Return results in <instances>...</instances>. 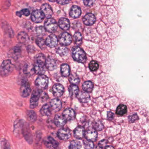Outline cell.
<instances>
[{"mask_svg": "<svg viewBox=\"0 0 149 149\" xmlns=\"http://www.w3.org/2000/svg\"><path fill=\"white\" fill-rule=\"evenodd\" d=\"M45 59L44 55L39 53L35 57L34 69L37 74L39 75L43 74L45 71Z\"/></svg>", "mask_w": 149, "mask_h": 149, "instance_id": "1", "label": "cell"}, {"mask_svg": "<svg viewBox=\"0 0 149 149\" xmlns=\"http://www.w3.org/2000/svg\"><path fill=\"white\" fill-rule=\"evenodd\" d=\"M72 57L75 61L84 63L86 60L85 52L78 46H75L72 49Z\"/></svg>", "mask_w": 149, "mask_h": 149, "instance_id": "2", "label": "cell"}, {"mask_svg": "<svg viewBox=\"0 0 149 149\" xmlns=\"http://www.w3.org/2000/svg\"><path fill=\"white\" fill-rule=\"evenodd\" d=\"M13 69L14 65L11 60H4L1 66V74L3 77L8 76L12 72Z\"/></svg>", "mask_w": 149, "mask_h": 149, "instance_id": "3", "label": "cell"}, {"mask_svg": "<svg viewBox=\"0 0 149 149\" xmlns=\"http://www.w3.org/2000/svg\"><path fill=\"white\" fill-rule=\"evenodd\" d=\"M41 89L35 90L32 94V96L30 101V107L32 109L35 108L39 103V100L42 94Z\"/></svg>", "mask_w": 149, "mask_h": 149, "instance_id": "4", "label": "cell"}, {"mask_svg": "<svg viewBox=\"0 0 149 149\" xmlns=\"http://www.w3.org/2000/svg\"><path fill=\"white\" fill-rule=\"evenodd\" d=\"M48 84V78L43 74L39 75L35 80V85L39 89L41 90L47 88Z\"/></svg>", "mask_w": 149, "mask_h": 149, "instance_id": "5", "label": "cell"}, {"mask_svg": "<svg viewBox=\"0 0 149 149\" xmlns=\"http://www.w3.org/2000/svg\"><path fill=\"white\" fill-rule=\"evenodd\" d=\"M44 27L47 32L51 33H54L57 29V24L54 19L49 18L45 22Z\"/></svg>", "mask_w": 149, "mask_h": 149, "instance_id": "6", "label": "cell"}, {"mask_svg": "<svg viewBox=\"0 0 149 149\" xmlns=\"http://www.w3.org/2000/svg\"><path fill=\"white\" fill-rule=\"evenodd\" d=\"M45 17V16L41 10H36L32 13L31 19L35 23H40L43 20Z\"/></svg>", "mask_w": 149, "mask_h": 149, "instance_id": "7", "label": "cell"}, {"mask_svg": "<svg viewBox=\"0 0 149 149\" xmlns=\"http://www.w3.org/2000/svg\"><path fill=\"white\" fill-rule=\"evenodd\" d=\"M31 92V90L29 83L26 81H24L21 84L20 90L21 96L23 98L27 97L29 96Z\"/></svg>", "mask_w": 149, "mask_h": 149, "instance_id": "8", "label": "cell"}, {"mask_svg": "<svg viewBox=\"0 0 149 149\" xmlns=\"http://www.w3.org/2000/svg\"><path fill=\"white\" fill-rule=\"evenodd\" d=\"M85 138L87 140L95 142L97 139L98 133L95 128H88L85 132Z\"/></svg>", "mask_w": 149, "mask_h": 149, "instance_id": "9", "label": "cell"}, {"mask_svg": "<svg viewBox=\"0 0 149 149\" xmlns=\"http://www.w3.org/2000/svg\"><path fill=\"white\" fill-rule=\"evenodd\" d=\"M44 143L46 148L49 149H55L59 145V144L57 141L50 136H47L45 138Z\"/></svg>", "mask_w": 149, "mask_h": 149, "instance_id": "10", "label": "cell"}, {"mask_svg": "<svg viewBox=\"0 0 149 149\" xmlns=\"http://www.w3.org/2000/svg\"><path fill=\"white\" fill-rule=\"evenodd\" d=\"M70 130L67 128H61L59 130L57 135L59 138L61 140H66L71 137Z\"/></svg>", "mask_w": 149, "mask_h": 149, "instance_id": "11", "label": "cell"}, {"mask_svg": "<svg viewBox=\"0 0 149 149\" xmlns=\"http://www.w3.org/2000/svg\"><path fill=\"white\" fill-rule=\"evenodd\" d=\"M59 43L64 45L70 44L72 41L71 35L67 33H63L61 34L59 39Z\"/></svg>", "mask_w": 149, "mask_h": 149, "instance_id": "12", "label": "cell"}, {"mask_svg": "<svg viewBox=\"0 0 149 149\" xmlns=\"http://www.w3.org/2000/svg\"><path fill=\"white\" fill-rule=\"evenodd\" d=\"M53 93L54 96L56 98H59L62 96L64 92L63 86L59 84H56L53 86L52 88Z\"/></svg>", "mask_w": 149, "mask_h": 149, "instance_id": "13", "label": "cell"}, {"mask_svg": "<svg viewBox=\"0 0 149 149\" xmlns=\"http://www.w3.org/2000/svg\"><path fill=\"white\" fill-rule=\"evenodd\" d=\"M83 21L85 25H93L96 21V16L92 13H88L84 17Z\"/></svg>", "mask_w": 149, "mask_h": 149, "instance_id": "14", "label": "cell"}, {"mask_svg": "<svg viewBox=\"0 0 149 149\" xmlns=\"http://www.w3.org/2000/svg\"><path fill=\"white\" fill-rule=\"evenodd\" d=\"M41 10L45 15V17L50 18L53 14V9L48 4H45L41 6Z\"/></svg>", "mask_w": 149, "mask_h": 149, "instance_id": "15", "label": "cell"}, {"mask_svg": "<svg viewBox=\"0 0 149 149\" xmlns=\"http://www.w3.org/2000/svg\"><path fill=\"white\" fill-rule=\"evenodd\" d=\"M45 42L47 46L51 48L54 47L57 45L58 39L54 35H50L46 38Z\"/></svg>", "mask_w": 149, "mask_h": 149, "instance_id": "16", "label": "cell"}, {"mask_svg": "<svg viewBox=\"0 0 149 149\" xmlns=\"http://www.w3.org/2000/svg\"><path fill=\"white\" fill-rule=\"evenodd\" d=\"M63 116L67 121H70L74 119L75 116V112L71 108H66L63 112Z\"/></svg>", "mask_w": 149, "mask_h": 149, "instance_id": "17", "label": "cell"}, {"mask_svg": "<svg viewBox=\"0 0 149 149\" xmlns=\"http://www.w3.org/2000/svg\"><path fill=\"white\" fill-rule=\"evenodd\" d=\"M82 14L81 9L78 6L73 5L72 7L69 11V15L73 19L79 18Z\"/></svg>", "mask_w": 149, "mask_h": 149, "instance_id": "18", "label": "cell"}, {"mask_svg": "<svg viewBox=\"0 0 149 149\" xmlns=\"http://www.w3.org/2000/svg\"><path fill=\"white\" fill-rule=\"evenodd\" d=\"M67 121L63 116L57 115L55 117L54 122L58 127H62L65 125Z\"/></svg>", "mask_w": 149, "mask_h": 149, "instance_id": "19", "label": "cell"}, {"mask_svg": "<svg viewBox=\"0 0 149 149\" xmlns=\"http://www.w3.org/2000/svg\"><path fill=\"white\" fill-rule=\"evenodd\" d=\"M51 108L55 112H58L62 108V102L58 98H54L50 102Z\"/></svg>", "mask_w": 149, "mask_h": 149, "instance_id": "20", "label": "cell"}, {"mask_svg": "<svg viewBox=\"0 0 149 149\" xmlns=\"http://www.w3.org/2000/svg\"><path fill=\"white\" fill-rule=\"evenodd\" d=\"M46 67L49 70H53L57 67V62L53 58L49 57L45 61Z\"/></svg>", "mask_w": 149, "mask_h": 149, "instance_id": "21", "label": "cell"}, {"mask_svg": "<svg viewBox=\"0 0 149 149\" xmlns=\"http://www.w3.org/2000/svg\"><path fill=\"white\" fill-rule=\"evenodd\" d=\"M85 130L84 128L82 126H78L73 131V135L77 139H82L85 136Z\"/></svg>", "mask_w": 149, "mask_h": 149, "instance_id": "22", "label": "cell"}, {"mask_svg": "<svg viewBox=\"0 0 149 149\" xmlns=\"http://www.w3.org/2000/svg\"><path fill=\"white\" fill-rule=\"evenodd\" d=\"M59 26L63 30H67L70 27L69 21L66 18H62L59 21Z\"/></svg>", "mask_w": 149, "mask_h": 149, "instance_id": "23", "label": "cell"}, {"mask_svg": "<svg viewBox=\"0 0 149 149\" xmlns=\"http://www.w3.org/2000/svg\"><path fill=\"white\" fill-rule=\"evenodd\" d=\"M78 98L82 103L88 102L90 99V96L88 92H81L78 95Z\"/></svg>", "mask_w": 149, "mask_h": 149, "instance_id": "24", "label": "cell"}, {"mask_svg": "<svg viewBox=\"0 0 149 149\" xmlns=\"http://www.w3.org/2000/svg\"><path fill=\"white\" fill-rule=\"evenodd\" d=\"M18 40L21 43L26 44L29 42V37L25 32H22L19 33L17 36Z\"/></svg>", "mask_w": 149, "mask_h": 149, "instance_id": "25", "label": "cell"}, {"mask_svg": "<svg viewBox=\"0 0 149 149\" xmlns=\"http://www.w3.org/2000/svg\"><path fill=\"white\" fill-rule=\"evenodd\" d=\"M79 88L76 85L72 84L69 85V96L72 97H75L78 96L79 94Z\"/></svg>", "mask_w": 149, "mask_h": 149, "instance_id": "26", "label": "cell"}, {"mask_svg": "<svg viewBox=\"0 0 149 149\" xmlns=\"http://www.w3.org/2000/svg\"><path fill=\"white\" fill-rule=\"evenodd\" d=\"M60 71L62 76L68 77L70 74V68L67 64H63L60 67Z\"/></svg>", "mask_w": 149, "mask_h": 149, "instance_id": "27", "label": "cell"}, {"mask_svg": "<svg viewBox=\"0 0 149 149\" xmlns=\"http://www.w3.org/2000/svg\"><path fill=\"white\" fill-rule=\"evenodd\" d=\"M127 112V108L126 105L121 104L117 108L116 113L120 116H123Z\"/></svg>", "mask_w": 149, "mask_h": 149, "instance_id": "28", "label": "cell"}, {"mask_svg": "<svg viewBox=\"0 0 149 149\" xmlns=\"http://www.w3.org/2000/svg\"><path fill=\"white\" fill-rule=\"evenodd\" d=\"M83 89L87 92H91L93 88V84L90 81H87L84 83L82 85Z\"/></svg>", "mask_w": 149, "mask_h": 149, "instance_id": "29", "label": "cell"}, {"mask_svg": "<svg viewBox=\"0 0 149 149\" xmlns=\"http://www.w3.org/2000/svg\"><path fill=\"white\" fill-rule=\"evenodd\" d=\"M40 113L43 116H49L51 113V108L49 105H45L40 109Z\"/></svg>", "mask_w": 149, "mask_h": 149, "instance_id": "30", "label": "cell"}, {"mask_svg": "<svg viewBox=\"0 0 149 149\" xmlns=\"http://www.w3.org/2000/svg\"><path fill=\"white\" fill-rule=\"evenodd\" d=\"M69 81L71 84L74 85H77L80 82V80L79 77L75 73H73L70 75Z\"/></svg>", "mask_w": 149, "mask_h": 149, "instance_id": "31", "label": "cell"}, {"mask_svg": "<svg viewBox=\"0 0 149 149\" xmlns=\"http://www.w3.org/2000/svg\"><path fill=\"white\" fill-rule=\"evenodd\" d=\"M27 116L28 120L32 122L35 121L37 119L36 113L33 111L29 110L27 111Z\"/></svg>", "mask_w": 149, "mask_h": 149, "instance_id": "32", "label": "cell"}, {"mask_svg": "<svg viewBox=\"0 0 149 149\" xmlns=\"http://www.w3.org/2000/svg\"><path fill=\"white\" fill-rule=\"evenodd\" d=\"M57 53L61 57L67 56L68 53V50L67 48L64 46H60L57 50Z\"/></svg>", "mask_w": 149, "mask_h": 149, "instance_id": "33", "label": "cell"}, {"mask_svg": "<svg viewBox=\"0 0 149 149\" xmlns=\"http://www.w3.org/2000/svg\"><path fill=\"white\" fill-rule=\"evenodd\" d=\"M82 145L79 141L73 140L70 142L69 148L70 149H80L82 148Z\"/></svg>", "mask_w": 149, "mask_h": 149, "instance_id": "34", "label": "cell"}, {"mask_svg": "<svg viewBox=\"0 0 149 149\" xmlns=\"http://www.w3.org/2000/svg\"><path fill=\"white\" fill-rule=\"evenodd\" d=\"M73 41L77 45H80L82 43V34L79 33H76L73 35Z\"/></svg>", "mask_w": 149, "mask_h": 149, "instance_id": "35", "label": "cell"}, {"mask_svg": "<svg viewBox=\"0 0 149 149\" xmlns=\"http://www.w3.org/2000/svg\"><path fill=\"white\" fill-rule=\"evenodd\" d=\"M99 65L98 63L95 60H92L89 64V68L92 71H95L98 69Z\"/></svg>", "mask_w": 149, "mask_h": 149, "instance_id": "36", "label": "cell"}, {"mask_svg": "<svg viewBox=\"0 0 149 149\" xmlns=\"http://www.w3.org/2000/svg\"><path fill=\"white\" fill-rule=\"evenodd\" d=\"M36 43L37 45L41 49H44L46 47V42L42 38H39L36 39Z\"/></svg>", "mask_w": 149, "mask_h": 149, "instance_id": "37", "label": "cell"}, {"mask_svg": "<svg viewBox=\"0 0 149 149\" xmlns=\"http://www.w3.org/2000/svg\"><path fill=\"white\" fill-rule=\"evenodd\" d=\"M30 11L28 9H23L21 10L16 12V14L17 16L19 17H22V15L25 16H28L30 15Z\"/></svg>", "mask_w": 149, "mask_h": 149, "instance_id": "38", "label": "cell"}, {"mask_svg": "<svg viewBox=\"0 0 149 149\" xmlns=\"http://www.w3.org/2000/svg\"><path fill=\"white\" fill-rule=\"evenodd\" d=\"M45 27L43 26H39L36 29V33L39 36H44L45 34Z\"/></svg>", "mask_w": 149, "mask_h": 149, "instance_id": "39", "label": "cell"}, {"mask_svg": "<svg viewBox=\"0 0 149 149\" xmlns=\"http://www.w3.org/2000/svg\"><path fill=\"white\" fill-rule=\"evenodd\" d=\"M84 148L86 149H92L94 147V144L92 141L89 140H85L84 141Z\"/></svg>", "mask_w": 149, "mask_h": 149, "instance_id": "40", "label": "cell"}, {"mask_svg": "<svg viewBox=\"0 0 149 149\" xmlns=\"http://www.w3.org/2000/svg\"><path fill=\"white\" fill-rule=\"evenodd\" d=\"M21 51L20 48L19 46H15L13 48V54L14 56V58H18V57L20 55Z\"/></svg>", "mask_w": 149, "mask_h": 149, "instance_id": "41", "label": "cell"}, {"mask_svg": "<svg viewBox=\"0 0 149 149\" xmlns=\"http://www.w3.org/2000/svg\"><path fill=\"white\" fill-rule=\"evenodd\" d=\"M94 128H95L96 130H102L103 128V125L102 122L100 121L96 122L93 125Z\"/></svg>", "mask_w": 149, "mask_h": 149, "instance_id": "42", "label": "cell"}, {"mask_svg": "<svg viewBox=\"0 0 149 149\" xmlns=\"http://www.w3.org/2000/svg\"><path fill=\"white\" fill-rule=\"evenodd\" d=\"M84 4L87 6L91 7L95 4L96 0H83Z\"/></svg>", "mask_w": 149, "mask_h": 149, "instance_id": "43", "label": "cell"}, {"mask_svg": "<svg viewBox=\"0 0 149 149\" xmlns=\"http://www.w3.org/2000/svg\"><path fill=\"white\" fill-rule=\"evenodd\" d=\"M138 119H139V117L136 114L131 115L129 117V121L131 122H136V121Z\"/></svg>", "mask_w": 149, "mask_h": 149, "instance_id": "44", "label": "cell"}, {"mask_svg": "<svg viewBox=\"0 0 149 149\" xmlns=\"http://www.w3.org/2000/svg\"><path fill=\"white\" fill-rule=\"evenodd\" d=\"M40 97H41V102H47L48 99H49L48 96L45 93L42 94Z\"/></svg>", "mask_w": 149, "mask_h": 149, "instance_id": "45", "label": "cell"}, {"mask_svg": "<svg viewBox=\"0 0 149 149\" xmlns=\"http://www.w3.org/2000/svg\"><path fill=\"white\" fill-rule=\"evenodd\" d=\"M107 142L106 140H102L98 143V146L101 148H105L106 146H107Z\"/></svg>", "mask_w": 149, "mask_h": 149, "instance_id": "46", "label": "cell"}, {"mask_svg": "<svg viewBox=\"0 0 149 149\" xmlns=\"http://www.w3.org/2000/svg\"><path fill=\"white\" fill-rule=\"evenodd\" d=\"M57 3L61 5H65L68 4L70 1V0H57Z\"/></svg>", "mask_w": 149, "mask_h": 149, "instance_id": "47", "label": "cell"}, {"mask_svg": "<svg viewBox=\"0 0 149 149\" xmlns=\"http://www.w3.org/2000/svg\"><path fill=\"white\" fill-rule=\"evenodd\" d=\"M107 117L109 120H112L114 118V114L111 112H108L107 113Z\"/></svg>", "mask_w": 149, "mask_h": 149, "instance_id": "48", "label": "cell"}, {"mask_svg": "<svg viewBox=\"0 0 149 149\" xmlns=\"http://www.w3.org/2000/svg\"><path fill=\"white\" fill-rule=\"evenodd\" d=\"M105 149H108V148H110V149H113L114 148V147L113 146H106V147H105Z\"/></svg>", "mask_w": 149, "mask_h": 149, "instance_id": "49", "label": "cell"}, {"mask_svg": "<svg viewBox=\"0 0 149 149\" xmlns=\"http://www.w3.org/2000/svg\"><path fill=\"white\" fill-rule=\"evenodd\" d=\"M49 1H51V2H54V1H56V0H49Z\"/></svg>", "mask_w": 149, "mask_h": 149, "instance_id": "50", "label": "cell"}, {"mask_svg": "<svg viewBox=\"0 0 149 149\" xmlns=\"http://www.w3.org/2000/svg\"><path fill=\"white\" fill-rule=\"evenodd\" d=\"M34 1H41V0H33Z\"/></svg>", "mask_w": 149, "mask_h": 149, "instance_id": "51", "label": "cell"}]
</instances>
